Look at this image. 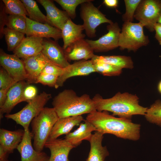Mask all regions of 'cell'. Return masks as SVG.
I'll return each instance as SVG.
<instances>
[{"instance_id": "9a60e30c", "label": "cell", "mask_w": 161, "mask_h": 161, "mask_svg": "<svg viewBox=\"0 0 161 161\" xmlns=\"http://www.w3.org/2000/svg\"><path fill=\"white\" fill-rule=\"evenodd\" d=\"M27 74V82L35 83L39 75L47 65L53 63L41 52L35 55L24 59Z\"/></svg>"}, {"instance_id": "4316f807", "label": "cell", "mask_w": 161, "mask_h": 161, "mask_svg": "<svg viewBox=\"0 0 161 161\" xmlns=\"http://www.w3.org/2000/svg\"><path fill=\"white\" fill-rule=\"evenodd\" d=\"M21 1L25 6L30 19L42 23L49 24L46 16L40 10L35 1L33 0H21Z\"/></svg>"}, {"instance_id": "52a82bcc", "label": "cell", "mask_w": 161, "mask_h": 161, "mask_svg": "<svg viewBox=\"0 0 161 161\" xmlns=\"http://www.w3.org/2000/svg\"><path fill=\"white\" fill-rule=\"evenodd\" d=\"M92 1L89 0L81 4L80 13L86 34L90 38L96 36V28L100 24L113 23L93 5Z\"/></svg>"}, {"instance_id": "9c48e42d", "label": "cell", "mask_w": 161, "mask_h": 161, "mask_svg": "<svg viewBox=\"0 0 161 161\" xmlns=\"http://www.w3.org/2000/svg\"><path fill=\"white\" fill-rule=\"evenodd\" d=\"M108 32L96 40L86 39L94 52H107L119 47V41L121 30L117 22L109 24Z\"/></svg>"}, {"instance_id": "2e32d148", "label": "cell", "mask_w": 161, "mask_h": 161, "mask_svg": "<svg viewBox=\"0 0 161 161\" xmlns=\"http://www.w3.org/2000/svg\"><path fill=\"white\" fill-rule=\"evenodd\" d=\"M64 50L68 61L88 60L91 59L95 55L93 50L84 38L73 43Z\"/></svg>"}, {"instance_id": "3957f363", "label": "cell", "mask_w": 161, "mask_h": 161, "mask_svg": "<svg viewBox=\"0 0 161 161\" xmlns=\"http://www.w3.org/2000/svg\"><path fill=\"white\" fill-rule=\"evenodd\" d=\"M52 105L59 118L88 114L96 110L92 99L89 95L78 96L71 89H65L56 96Z\"/></svg>"}, {"instance_id": "5bb4252c", "label": "cell", "mask_w": 161, "mask_h": 161, "mask_svg": "<svg viewBox=\"0 0 161 161\" xmlns=\"http://www.w3.org/2000/svg\"><path fill=\"white\" fill-rule=\"evenodd\" d=\"M43 47L41 52L54 64L63 68H66L70 64L64 50L57 41L50 38H44Z\"/></svg>"}, {"instance_id": "836d02e7", "label": "cell", "mask_w": 161, "mask_h": 161, "mask_svg": "<svg viewBox=\"0 0 161 161\" xmlns=\"http://www.w3.org/2000/svg\"><path fill=\"white\" fill-rule=\"evenodd\" d=\"M141 0H125L126 11L122 15L124 22H132L137 9Z\"/></svg>"}, {"instance_id": "ffe728a7", "label": "cell", "mask_w": 161, "mask_h": 161, "mask_svg": "<svg viewBox=\"0 0 161 161\" xmlns=\"http://www.w3.org/2000/svg\"><path fill=\"white\" fill-rule=\"evenodd\" d=\"M29 83L24 80L18 82L11 86L8 90L6 101L0 108V119L4 113L9 114L13 108L21 102L24 90Z\"/></svg>"}, {"instance_id": "5b68a950", "label": "cell", "mask_w": 161, "mask_h": 161, "mask_svg": "<svg viewBox=\"0 0 161 161\" xmlns=\"http://www.w3.org/2000/svg\"><path fill=\"white\" fill-rule=\"evenodd\" d=\"M144 27L140 22H124L119 36L120 49L136 52L141 47L147 45L149 41L144 34Z\"/></svg>"}, {"instance_id": "44dd1931", "label": "cell", "mask_w": 161, "mask_h": 161, "mask_svg": "<svg viewBox=\"0 0 161 161\" xmlns=\"http://www.w3.org/2000/svg\"><path fill=\"white\" fill-rule=\"evenodd\" d=\"M83 120L81 115L59 118L51 130L47 141L57 139L63 134H68L75 126L79 125Z\"/></svg>"}, {"instance_id": "f6af8a7d", "label": "cell", "mask_w": 161, "mask_h": 161, "mask_svg": "<svg viewBox=\"0 0 161 161\" xmlns=\"http://www.w3.org/2000/svg\"><path fill=\"white\" fill-rule=\"evenodd\" d=\"M157 23L161 24V14L158 19Z\"/></svg>"}, {"instance_id": "ee69618b", "label": "cell", "mask_w": 161, "mask_h": 161, "mask_svg": "<svg viewBox=\"0 0 161 161\" xmlns=\"http://www.w3.org/2000/svg\"><path fill=\"white\" fill-rule=\"evenodd\" d=\"M157 89L159 93L161 94V80L159 82L158 84Z\"/></svg>"}, {"instance_id": "e0dca14e", "label": "cell", "mask_w": 161, "mask_h": 161, "mask_svg": "<svg viewBox=\"0 0 161 161\" xmlns=\"http://www.w3.org/2000/svg\"><path fill=\"white\" fill-rule=\"evenodd\" d=\"M45 9L46 17L49 24L61 30L64 24L70 18L65 11L57 7L52 1H37Z\"/></svg>"}, {"instance_id": "7a4b0ae2", "label": "cell", "mask_w": 161, "mask_h": 161, "mask_svg": "<svg viewBox=\"0 0 161 161\" xmlns=\"http://www.w3.org/2000/svg\"><path fill=\"white\" fill-rule=\"evenodd\" d=\"M92 99L97 111L110 112L113 116L130 120L133 115H145L148 109L139 105L137 95L127 92H118L107 99L96 94Z\"/></svg>"}, {"instance_id": "7402d4cb", "label": "cell", "mask_w": 161, "mask_h": 161, "mask_svg": "<svg viewBox=\"0 0 161 161\" xmlns=\"http://www.w3.org/2000/svg\"><path fill=\"white\" fill-rule=\"evenodd\" d=\"M24 130L18 129L11 131L0 129V146L9 154L13 153L21 142L24 134Z\"/></svg>"}, {"instance_id": "8fae6325", "label": "cell", "mask_w": 161, "mask_h": 161, "mask_svg": "<svg viewBox=\"0 0 161 161\" xmlns=\"http://www.w3.org/2000/svg\"><path fill=\"white\" fill-rule=\"evenodd\" d=\"M27 36H35L43 38H52L57 41L62 38L61 31L47 23H42L26 17Z\"/></svg>"}, {"instance_id": "7dc6e473", "label": "cell", "mask_w": 161, "mask_h": 161, "mask_svg": "<svg viewBox=\"0 0 161 161\" xmlns=\"http://www.w3.org/2000/svg\"><path fill=\"white\" fill-rule=\"evenodd\" d=\"M158 126H159L161 127V123L160 124H159V125H158Z\"/></svg>"}, {"instance_id": "f1b7e54d", "label": "cell", "mask_w": 161, "mask_h": 161, "mask_svg": "<svg viewBox=\"0 0 161 161\" xmlns=\"http://www.w3.org/2000/svg\"><path fill=\"white\" fill-rule=\"evenodd\" d=\"M7 14L23 16H28L25 6L19 0H2Z\"/></svg>"}, {"instance_id": "ab89813d", "label": "cell", "mask_w": 161, "mask_h": 161, "mask_svg": "<svg viewBox=\"0 0 161 161\" xmlns=\"http://www.w3.org/2000/svg\"><path fill=\"white\" fill-rule=\"evenodd\" d=\"M10 89H0V108L3 106L6 101L7 93Z\"/></svg>"}, {"instance_id": "ac0fdd59", "label": "cell", "mask_w": 161, "mask_h": 161, "mask_svg": "<svg viewBox=\"0 0 161 161\" xmlns=\"http://www.w3.org/2000/svg\"><path fill=\"white\" fill-rule=\"evenodd\" d=\"M43 39L35 36H27L13 51V54L24 59L37 55L42 50Z\"/></svg>"}, {"instance_id": "cb8c5ba5", "label": "cell", "mask_w": 161, "mask_h": 161, "mask_svg": "<svg viewBox=\"0 0 161 161\" xmlns=\"http://www.w3.org/2000/svg\"><path fill=\"white\" fill-rule=\"evenodd\" d=\"M103 134L96 131L92 134L89 141L90 149L86 161H104L109 153L106 146L102 145Z\"/></svg>"}, {"instance_id": "7c38bea8", "label": "cell", "mask_w": 161, "mask_h": 161, "mask_svg": "<svg viewBox=\"0 0 161 161\" xmlns=\"http://www.w3.org/2000/svg\"><path fill=\"white\" fill-rule=\"evenodd\" d=\"M24 131L22 140L17 148L21 155V161H49V157L45 152L37 151L34 148L31 132L29 130Z\"/></svg>"}, {"instance_id": "6da1fadb", "label": "cell", "mask_w": 161, "mask_h": 161, "mask_svg": "<svg viewBox=\"0 0 161 161\" xmlns=\"http://www.w3.org/2000/svg\"><path fill=\"white\" fill-rule=\"evenodd\" d=\"M86 120L92 124L96 131L103 134H110L119 138L134 141L140 138V125L131 120L116 117L107 111L97 110L88 114Z\"/></svg>"}, {"instance_id": "4dcf8cb0", "label": "cell", "mask_w": 161, "mask_h": 161, "mask_svg": "<svg viewBox=\"0 0 161 161\" xmlns=\"http://www.w3.org/2000/svg\"><path fill=\"white\" fill-rule=\"evenodd\" d=\"M146 120L151 123L159 125L161 123V100H156L148 108L145 114Z\"/></svg>"}, {"instance_id": "484cf974", "label": "cell", "mask_w": 161, "mask_h": 161, "mask_svg": "<svg viewBox=\"0 0 161 161\" xmlns=\"http://www.w3.org/2000/svg\"><path fill=\"white\" fill-rule=\"evenodd\" d=\"M92 62H103L110 64L121 69H132L133 62L131 58L122 55L98 56L95 55L91 59Z\"/></svg>"}, {"instance_id": "bcb514c9", "label": "cell", "mask_w": 161, "mask_h": 161, "mask_svg": "<svg viewBox=\"0 0 161 161\" xmlns=\"http://www.w3.org/2000/svg\"><path fill=\"white\" fill-rule=\"evenodd\" d=\"M0 161H12L10 160H8L7 159H6V160H3Z\"/></svg>"}, {"instance_id": "603a6c76", "label": "cell", "mask_w": 161, "mask_h": 161, "mask_svg": "<svg viewBox=\"0 0 161 161\" xmlns=\"http://www.w3.org/2000/svg\"><path fill=\"white\" fill-rule=\"evenodd\" d=\"M84 30L83 25L74 23L70 18L61 30L62 38L63 41V49L64 50L75 41L84 38L85 35L83 33Z\"/></svg>"}, {"instance_id": "8d00e7d4", "label": "cell", "mask_w": 161, "mask_h": 161, "mask_svg": "<svg viewBox=\"0 0 161 161\" xmlns=\"http://www.w3.org/2000/svg\"><path fill=\"white\" fill-rule=\"evenodd\" d=\"M64 71V68L51 63L46 65L43 69L41 73L51 74L58 77L63 74Z\"/></svg>"}, {"instance_id": "8992f818", "label": "cell", "mask_w": 161, "mask_h": 161, "mask_svg": "<svg viewBox=\"0 0 161 161\" xmlns=\"http://www.w3.org/2000/svg\"><path fill=\"white\" fill-rule=\"evenodd\" d=\"M51 98V94L43 92L28 102L20 111L13 114H6L5 116L21 126L24 131H27L32 120L40 113Z\"/></svg>"}, {"instance_id": "60d3db41", "label": "cell", "mask_w": 161, "mask_h": 161, "mask_svg": "<svg viewBox=\"0 0 161 161\" xmlns=\"http://www.w3.org/2000/svg\"><path fill=\"white\" fill-rule=\"evenodd\" d=\"M154 29L156 32L155 38L160 45H161V24L157 23L155 25Z\"/></svg>"}, {"instance_id": "d4e9b609", "label": "cell", "mask_w": 161, "mask_h": 161, "mask_svg": "<svg viewBox=\"0 0 161 161\" xmlns=\"http://www.w3.org/2000/svg\"><path fill=\"white\" fill-rule=\"evenodd\" d=\"M84 121V123H80L77 129L66 135L65 137V139L75 147L80 145L83 140L89 141L92 135V132L96 131L92 124L86 120Z\"/></svg>"}, {"instance_id": "d6a6232c", "label": "cell", "mask_w": 161, "mask_h": 161, "mask_svg": "<svg viewBox=\"0 0 161 161\" xmlns=\"http://www.w3.org/2000/svg\"><path fill=\"white\" fill-rule=\"evenodd\" d=\"M89 0H55L67 13L70 18L74 19L76 16V9L79 4Z\"/></svg>"}, {"instance_id": "f35d334b", "label": "cell", "mask_w": 161, "mask_h": 161, "mask_svg": "<svg viewBox=\"0 0 161 161\" xmlns=\"http://www.w3.org/2000/svg\"><path fill=\"white\" fill-rule=\"evenodd\" d=\"M8 16L5 12L4 4L2 0L0 1V38H1L3 35L4 27L6 25Z\"/></svg>"}, {"instance_id": "d6986e66", "label": "cell", "mask_w": 161, "mask_h": 161, "mask_svg": "<svg viewBox=\"0 0 161 161\" xmlns=\"http://www.w3.org/2000/svg\"><path fill=\"white\" fill-rule=\"evenodd\" d=\"M44 147L49 148L50 151L49 161H69V152L75 147L65 139L48 140Z\"/></svg>"}, {"instance_id": "30bf717a", "label": "cell", "mask_w": 161, "mask_h": 161, "mask_svg": "<svg viewBox=\"0 0 161 161\" xmlns=\"http://www.w3.org/2000/svg\"><path fill=\"white\" fill-rule=\"evenodd\" d=\"M0 63L16 82L27 80V76L23 61L15 54H8L1 49Z\"/></svg>"}, {"instance_id": "d590c367", "label": "cell", "mask_w": 161, "mask_h": 161, "mask_svg": "<svg viewBox=\"0 0 161 161\" xmlns=\"http://www.w3.org/2000/svg\"><path fill=\"white\" fill-rule=\"evenodd\" d=\"M16 82L3 68L0 70V89H10Z\"/></svg>"}, {"instance_id": "277c9868", "label": "cell", "mask_w": 161, "mask_h": 161, "mask_svg": "<svg viewBox=\"0 0 161 161\" xmlns=\"http://www.w3.org/2000/svg\"><path fill=\"white\" fill-rule=\"evenodd\" d=\"M59 117L53 108L44 107L31 122L33 147L42 151L51 130Z\"/></svg>"}, {"instance_id": "f546056e", "label": "cell", "mask_w": 161, "mask_h": 161, "mask_svg": "<svg viewBox=\"0 0 161 161\" xmlns=\"http://www.w3.org/2000/svg\"><path fill=\"white\" fill-rule=\"evenodd\" d=\"M26 17L19 15H9L8 16L6 25L9 29L25 34L27 28Z\"/></svg>"}, {"instance_id": "e575fe53", "label": "cell", "mask_w": 161, "mask_h": 161, "mask_svg": "<svg viewBox=\"0 0 161 161\" xmlns=\"http://www.w3.org/2000/svg\"><path fill=\"white\" fill-rule=\"evenodd\" d=\"M58 78L55 75L41 73L37 78L35 83H40L56 89L58 88L57 84Z\"/></svg>"}, {"instance_id": "1f68e13d", "label": "cell", "mask_w": 161, "mask_h": 161, "mask_svg": "<svg viewBox=\"0 0 161 161\" xmlns=\"http://www.w3.org/2000/svg\"><path fill=\"white\" fill-rule=\"evenodd\" d=\"M92 62L96 72L104 76H118L122 72V69L115 66L103 62Z\"/></svg>"}, {"instance_id": "74e56055", "label": "cell", "mask_w": 161, "mask_h": 161, "mask_svg": "<svg viewBox=\"0 0 161 161\" xmlns=\"http://www.w3.org/2000/svg\"><path fill=\"white\" fill-rule=\"evenodd\" d=\"M36 88L32 85H28L26 87L23 92L21 102L28 103L33 99L37 95Z\"/></svg>"}, {"instance_id": "b9f144b4", "label": "cell", "mask_w": 161, "mask_h": 161, "mask_svg": "<svg viewBox=\"0 0 161 161\" xmlns=\"http://www.w3.org/2000/svg\"><path fill=\"white\" fill-rule=\"evenodd\" d=\"M118 1L117 0H104V4L107 7L116 8L118 5Z\"/></svg>"}, {"instance_id": "ba28073f", "label": "cell", "mask_w": 161, "mask_h": 161, "mask_svg": "<svg viewBox=\"0 0 161 161\" xmlns=\"http://www.w3.org/2000/svg\"><path fill=\"white\" fill-rule=\"evenodd\" d=\"M161 14V0H142L135 13L134 18L151 32H153Z\"/></svg>"}, {"instance_id": "7bdbcfd3", "label": "cell", "mask_w": 161, "mask_h": 161, "mask_svg": "<svg viewBox=\"0 0 161 161\" xmlns=\"http://www.w3.org/2000/svg\"><path fill=\"white\" fill-rule=\"evenodd\" d=\"M9 154L2 147L0 146V161L7 159Z\"/></svg>"}, {"instance_id": "83f0119b", "label": "cell", "mask_w": 161, "mask_h": 161, "mask_svg": "<svg viewBox=\"0 0 161 161\" xmlns=\"http://www.w3.org/2000/svg\"><path fill=\"white\" fill-rule=\"evenodd\" d=\"M3 34L7 45V49L9 51H13L25 38V34L7 27L4 28Z\"/></svg>"}, {"instance_id": "4fadbf2b", "label": "cell", "mask_w": 161, "mask_h": 161, "mask_svg": "<svg viewBox=\"0 0 161 161\" xmlns=\"http://www.w3.org/2000/svg\"><path fill=\"white\" fill-rule=\"evenodd\" d=\"M93 64L91 60H82L70 64L64 68L63 74L58 78L57 84L58 87L62 86L66 81L72 77L86 76L95 72Z\"/></svg>"}]
</instances>
